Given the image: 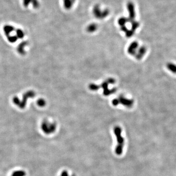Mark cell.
Here are the masks:
<instances>
[{
	"mask_svg": "<svg viewBox=\"0 0 176 176\" xmlns=\"http://www.w3.org/2000/svg\"><path fill=\"white\" fill-rule=\"evenodd\" d=\"M35 95V93L33 91H29L27 92H26L24 94L23 96L22 100L20 101L18 99L17 97H14V99H13V102L15 104L17 105V106L19 107V108L23 109L25 107L26 103H27V100L30 97H33Z\"/></svg>",
	"mask_w": 176,
	"mask_h": 176,
	"instance_id": "obj_2",
	"label": "cell"
},
{
	"mask_svg": "<svg viewBox=\"0 0 176 176\" xmlns=\"http://www.w3.org/2000/svg\"><path fill=\"white\" fill-rule=\"evenodd\" d=\"M167 68L172 73L176 74V65L172 63H169L166 65Z\"/></svg>",
	"mask_w": 176,
	"mask_h": 176,
	"instance_id": "obj_6",
	"label": "cell"
},
{
	"mask_svg": "<svg viewBox=\"0 0 176 176\" xmlns=\"http://www.w3.org/2000/svg\"><path fill=\"white\" fill-rule=\"evenodd\" d=\"M37 104H38L39 106L43 107L46 104V102L43 99H40L38 100Z\"/></svg>",
	"mask_w": 176,
	"mask_h": 176,
	"instance_id": "obj_8",
	"label": "cell"
},
{
	"mask_svg": "<svg viewBox=\"0 0 176 176\" xmlns=\"http://www.w3.org/2000/svg\"><path fill=\"white\" fill-rule=\"evenodd\" d=\"M61 176H68V172L66 171L62 172L61 175Z\"/></svg>",
	"mask_w": 176,
	"mask_h": 176,
	"instance_id": "obj_9",
	"label": "cell"
},
{
	"mask_svg": "<svg viewBox=\"0 0 176 176\" xmlns=\"http://www.w3.org/2000/svg\"><path fill=\"white\" fill-rule=\"evenodd\" d=\"M11 176H26V173L23 170H16L11 174Z\"/></svg>",
	"mask_w": 176,
	"mask_h": 176,
	"instance_id": "obj_7",
	"label": "cell"
},
{
	"mask_svg": "<svg viewBox=\"0 0 176 176\" xmlns=\"http://www.w3.org/2000/svg\"><path fill=\"white\" fill-rule=\"evenodd\" d=\"M55 125L54 123L49 122L48 121H44L41 124L42 130L47 134L52 133L55 131Z\"/></svg>",
	"mask_w": 176,
	"mask_h": 176,
	"instance_id": "obj_3",
	"label": "cell"
},
{
	"mask_svg": "<svg viewBox=\"0 0 176 176\" xmlns=\"http://www.w3.org/2000/svg\"><path fill=\"white\" fill-rule=\"evenodd\" d=\"M114 132L117 141L115 152L117 155H121L123 152L124 144V140L121 134L122 130L119 127H116L114 128Z\"/></svg>",
	"mask_w": 176,
	"mask_h": 176,
	"instance_id": "obj_1",
	"label": "cell"
},
{
	"mask_svg": "<svg viewBox=\"0 0 176 176\" xmlns=\"http://www.w3.org/2000/svg\"><path fill=\"white\" fill-rule=\"evenodd\" d=\"M138 44L136 42H134L132 44L130 45V47L128 49V52L130 54H134L136 53V49H138Z\"/></svg>",
	"mask_w": 176,
	"mask_h": 176,
	"instance_id": "obj_4",
	"label": "cell"
},
{
	"mask_svg": "<svg viewBox=\"0 0 176 176\" xmlns=\"http://www.w3.org/2000/svg\"><path fill=\"white\" fill-rule=\"evenodd\" d=\"M146 52V49L144 47H141L138 51V53H136V58L138 59H140L144 55Z\"/></svg>",
	"mask_w": 176,
	"mask_h": 176,
	"instance_id": "obj_5",
	"label": "cell"
}]
</instances>
